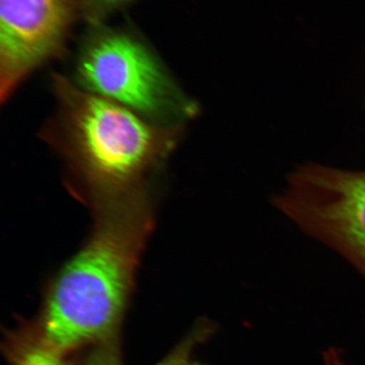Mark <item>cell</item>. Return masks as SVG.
<instances>
[{"instance_id": "9", "label": "cell", "mask_w": 365, "mask_h": 365, "mask_svg": "<svg viewBox=\"0 0 365 365\" xmlns=\"http://www.w3.org/2000/svg\"><path fill=\"white\" fill-rule=\"evenodd\" d=\"M88 365H115L113 359L107 354L96 355L91 359Z\"/></svg>"}, {"instance_id": "6", "label": "cell", "mask_w": 365, "mask_h": 365, "mask_svg": "<svg viewBox=\"0 0 365 365\" xmlns=\"http://www.w3.org/2000/svg\"><path fill=\"white\" fill-rule=\"evenodd\" d=\"M214 327L211 323L202 322L198 326L188 339L177 349L170 359L160 365H202L193 361L190 358L191 351L193 346L198 342H202L212 334Z\"/></svg>"}, {"instance_id": "7", "label": "cell", "mask_w": 365, "mask_h": 365, "mask_svg": "<svg viewBox=\"0 0 365 365\" xmlns=\"http://www.w3.org/2000/svg\"><path fill=\"white\" fill-rule=\"evenodd\" d=\"M17 365H66L59 359L57 351L48 345L31 346L18 358Z\"/></svg>"}, {"instance_id": "3", "label": "cell", "mask_w": 365, "mask_h": 365, "mask_svg": "<svg viewBox=\"0 0 365 365\" xmlns=\"http://www.w3.org/2000/svg\"><path fill=\"white\" fill-rule=\"evenodd\" d=\"M272 203L365 277V172L305 163L287 176Z\"/></svg>"}, {"instance_id": "10", "label": "cell", "mask_w": 365, "mask_h": 365, "mask_svg": "<svg viewBox=\"0 0 365 365\" xmlns=\"http://www.w3.org/2000/svg\"><path fill=\"white\" fill-rule=\"evenodd\" d=\"M325 360L327 365H346L341 361L339 354L334 350L325 354Z\"/></svg>"}, {"instance_id": "5", "label": "cell", "mask_w": 365, "mask_h": 365, "mask_svg": "<svg viewBox=\"0 0 365 365\" xmlns=\"http://www.w3.org/2000/svg\"><path fill=\"white\" fill-rule=\"evenodd\" d=\"M81 7L76 0H0V99L63 53Z\"/></svg>"}, {"instance_id": "4", "label": "cell", "mask_w": 365, "mask_h": 365, "mask_svg": "<svg viewBox=\"0 0 365 365\" xmlns=\"http://www.w3.org/2000/svg\"><path fill=\"white\" fill-rule=\"evenodd\" d=\"M77 72L88 91L140 115H162L170 103V86L161 67L127 34L108 31L93 36L82 50Z\"/></svg>"}, {"instance_id": "8", "label": "cell", "mask_w": 365, "mask_h": 365, "mask_svg": "<svg viewBox=\"0 0 365 365\" xmlns=\"http://www.w3.org/2000/svg\"><path fill=\"white\" fill-rule=\"evenodd\" d=\"M128 1L130 0H85L83 6L86 11H88L91 15L94 16L95 11L108 10Z\"/></svg>"}, {"instance_id": "1", "label": "cell", "mask_w": 365, "mask_h": 365, "mask_svg": "<svg viewBox=\"0 0 365 365\" xmlns=\"http://www.w3.org/2000/svg\"><path fill=\"white\" fill-rule=\"evenodd\" d=\"M93 209V234L49 287L44 335L46 344L57 352L101 339L113 330L152 227L144 194Z\"/></svg>"}, {"instance_id": "2", "label": "cell", "mask_w": 365, "mask_h": 365, "mask_svg": "<svg viewBox=\"0 0 365 365\" xmlns=\"http://www.w3.org/2000/svg\"><path fill=\"white\" fill-rule=\"evenodd\" d=\"M59 102L56 140L91 204L126 197L170 152L175 132L54 76Z\"/></svg>"}]
</instances>
